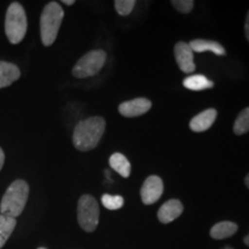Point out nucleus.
Here are the masks:
<instances>
[{
    "instance_id": "obj_26",
    "label": "nucleus",
    "mask_w": 249,
    "mask_h": 249,
    "mask_svg": "<svg viewBox=\"0 0 249 249\" xmlns=\"http://www.w3.org/2000/svg\"><path fill=\"white\" fill-rule=\"evenodd\" d=\"M244 242H245V245H246V246H248V247H249V234H248L247 236H245Z\"/></svg>"
},
{
    "instance_id": "obj_11",
    "label": "nucleus",
    "mask_w": 249,
    "mask_h": 249,
    "mask_svg": "<svg viewBox=\"0 0 249 249\" xmlns=\"http://www.w3.org/2000/svg\"><path fill=\"white\" fill-rule=\"evenodd\" d=\"M217 118V111L214 108H208L201 113H198L197 116H195L189 123V127L193 132L195 133H201L205 132L207 129H209L213 126L214 120Z\"/></svg>"
},
{
    "instance_id": "obj_9",
    "label": "nucleus",
    "mask_w": 249,
    "mask_h": 249,
    "mask_svg": "<svg viewBox=\"0 0 249 249\" xmlns=\"http://www.w3.org/2000/svg\"><path fill=\"white\" fill-rule=\"evenodd\" d=\"M151 102L147 98H135L132 101L124 102L119 105V112L121 116L127 118H135L147 113L151 108Z\"/></svg>"
},
{
    "instance_id": "obj_10",
    "label": "nucleus",
    "mask_w": 249,
    "mask_h": 249,
    "mask_svg": "<svg viewBox=\"0 0 249 249\" xmlns=\"http://www.w3.org/2000/svg\"><path fill=\"white\" fill-rule=\"evenodd\" d=\"M183 211V205L179 200H170L161 205L158 210V220L163 224H169L174 219L181 216Z\"/></svg>"
},
{
    "instance_id": "obj_17",
    "label": "nucleus",
    "mask_w": 249,
    "mask_h": 249,
    "mask_svg": "<svg viewBox=\"0 0 249 249\" xmlns=\"http://www.w3.org/2000/svg\"><path fill=\"white\" fill-rule=\"evenodd\" d=\"M17 226V219L0 213V248H2Z\"/></svg>"
},
{
    "instance_id": "obj_7",
    "label": "nucleus",
    "mask_w": 249,
    "mask_h": 249,
    "mask_svg": "<svg viewBox=\"0 0 249 249\" xmlns=\"http://www.w3.org/2000/svg\"><path fill=\"white\" fill-rule=\"evenodd\" d=\"M164 185L163 180L157 176H150L145 179L141 187V198L144 204H154L163 195Z\"/></svg>"
},
{
    "instance_id": "obj_19",
    "label": "nucleus",
    "mask_w": 249,
    "mask_h": 249,
    "mask_svg": "<svg viewBox=\"0 0 249 249\" xmlns=\"http://www.w3.org/2000/svg\"><path fill=\"white\" fill-rule=\"evenodd\" d=\"M102 203L107 210H118L123 208L124 200L120 195L104 194L102 196Z\"/></svg>"
},
{
    "instance_id": "obj_23",
    "label": "nucleus",
    "mask_w": 249,
    "mask_h": 249,
    "mask_svg": "<svg viewBox=\"0 0 249 249\" xmlns=\"http://www.w3.org/2000/svg\"><path fill=\"white\" fill-rule=\"evenodd\" d=\"M4 161H5V154L4 151H2V149L0 148V170H1L2 166H4Z\"/></svg>"
},
{
    "instance_id": "obj_15",
    "label": "nucleus",
    "mask_w": 249,
    "mask_h": 249,
    "mask_svg": "<svg viewBox=\"0 0 249 249\" xmlns=\"http://www.w3.org/2000/svg\"><path fill=\"white\" fill-rule=\"evenodd\" d=\"M108 163H110L111 169L119 173L123 178H128L132 167H130V163L126 158V156L120 154V152H116L111 156Z\"/></svg>"
},
{
    "instance_id": "obj_18",
    "label": "nucleus",
    "mask_w": 249,
    "mask_h": 249,
    "mask_svg": "<svg viewBox=\"0 0 249 249\" xmlns=\"http://www.w3.org/2000/svg\"><path fill=\"white\" fill-rule=\"evenodd\" d=\"M233 132L236 135H244L249 132V107L242 110L236 117L234 124H233Z\"/></svg>"
},
{
    "instance_id": "obj_4",
    "label": "nucleus",
    "mask_w": 249,
    "mask_h": 249,
    "mask_svg": "<svg viewBox=\"0 0 249 249\" xmlns=\"http://www.w3.org/2000/svg\"><path fill=\"white\" fill-rule=\"evenodd\" d=\"M27 28V17L22 5L18 2H12L7 9L5 20V31L9 42L12 44H18L22 42L26 36Z\"/></svg>"
},
{
    "instance_id": "obj_27",
    "label": "nucleus",
    "mask_w": 249,
    "mask_h": 249,
    "mask_svg": "<svg viewBox=\"0 0 249 249\" xmlns=\"http://www.w3.org/2000/svg\"><path fill=\"white\" fill-rule=\"evenodd\" d=\"M223 249H233V248H231V247H225V248H223Z\"/></svg>"
},
{
    "instance_id": "obj_2",
    "label": "nucleus",
    "mask_w": 249,
    "mask_h": 249,
    "mask_svg": "<svg viewBox=\"0 0 249 249\" xmlns=\"http://www.w3.org/2000/svg\"><path fill=\"white\" fill-rule=\"evenodd\" d=\"M28 196H29L28 183L21 179L15 180L2 196L0 213L11 218L18 217L26 208Z\"/></svg>"
},
{
    "instance_id": "obj_1",
    "label": "nucleus",
    "mask_w": 249,
    "mask_h": 249,
    "mask_svg": "<svg viewBox=\"0 0 249 249\" xmlns=\"http://www.w3.org/2000/svg\"><path fill=\"white\" fill-rule=\"evenodd\" d=\"M105 132V120L102 117H91L81 120L74 128V147L80 151H90L95 149Z\"/></svg>"
},
{
    "instance_id": "obj_24",
    "label": "nucleus",
    "mask_w": 249,
    "mask_h": 249,
    "mask_svg": "<svg viewBox=\"0 0 249 249\" xmlns=\"http://www.w3.org/2000/svg\"><path fill=\"white\" fill-rule=\"evenodd\" d=\"M62 2H64V4H65V5L71 6V5H73V4H74V2H75V1H74V0H64V1H62Z\"/></svg>"
},
{
    "instance_id": "obj_28",
    "label": "nucleus",
    "mask_w": 249,
    "mask_h": 249,
    "mask_svg": "<svg viewBox=\"0 0 249 249\" xmlns=\"http://www.w3.org/2000/svg\"><path fill=\"white\" fill-rule=\"evenodd\" d=\"M38 249H46V248H44V247H40V248H38Z\"/></svg>"
},
{
    "instance_id": "obj_25",
    "label": "nucleus",
    "mask_w": 249,
    "mask_h": 249,
    "mask_svg": "<svg viewBox=\"0 0 249 249\" xmlns=\"http://www.w3.org/2000/svg\"><path fill=\"white\" fill-rule=\"evenodd\" d=\"M245 185L248 187V189H249V173L247 174V177H246L245 178Z\"/></svg>"
},
{
    "instance_id": "obj_12",
    "label": "nucleus",
    "mask_w": 249,
    "mask_h": 249,
    "mask_svg": "<svg viewBox=\"0 0 249 249\" xmlns=\"http://www.w3.org/2000/svg\"><path fill=\"white\" fill-rule=\"evenodd\" d=\"M21 71L17 65L11 62L0 61V88L11 86L20 79Z\"/></svg>"
},
{
    "instance_id": "obj_5",
    "label": "nucleus",
    "mask_w": 249,
    "mask_h": 249,
    "mask_svg": "<svg viewBox=\"0 0 249 249\" xmlns=\"http://www.w3.org/2000/svg\"><path fill=\"white\" fill-rule=\"evenodd\" d=\"M77 220L81 229L93 232L99 223V205L91 195H82L77 203Z\"/></svg>"
},
{
    "instance_id": "obj_14",
    "label": "nucleus",
    "mask_w": 249,
    "mask_h": 249,
    "mask_svg": "<svg viewBox=\"0 0 249 249\" xmlns=\"http://www.w3.org/2000/svg\"><path fill=\"white\" fill-rule=\"evenodd\" d=\"M238 231V225L233 222H220L213 225L210 230V236L216 240H222L235 234Z\"/></svg>"
},
{
    "instance_id": "obj_20",
    "label": "nucleus",
    "mask_w": 249,
    "mask_h": 249,
    "mask_svg": "<svg viewBox=\"0 0 249 249\" xmlns=\"http://www.w3.org/2000/svg\"><path fill=\"white\" fill-rule=\"evenodd\" d=\"M135 4V0H116L114 7H116L118 14L121 15V17H126V15L132 13Z\"/></svg>"
},
{
    "instance_id": "obj_13",
    "label": "nucleus",
    "mask_w": 249,
    "mask_h": 249,
    "mask_svg": "<svg viewBox=\"0 0 249 249\" xmlns=\"http://www.w3.org/2000/svg\"><path fill=\"white\" fill-rule=\"evenodd\" d=\"M189 46L193 50V52H205L210 51L217 55H225L226 50L224 46L216 40H209V39H194L189 43Z\"/></svg>"
},
{
    "instance_id": "obj_16",
    "label": "nucleus",
    "mask_w": 249,
    "mask_h": 249,
    "mask_svg": "<svg viewBox=\"0 0 249 249\" xmlns=\"http://www.w3.org/2000/svg\"><path fill=\"white\" fill-rule=\"evenodd\" d=\"M213 85L214 83L213 81H210L204 75H201V74L188 76L183 80V87L189 90H193V91H201V90L210 89L213 88Z\"/></svg>"
},
{
    "instance_id": "obj_6",
    "label": "nucleus",
    "mask_w": 249,
    "mask_h": 249,
    "mask_svg": "<svg viewBox=\"0 0 249 249\" xmlns=\"http://www.w3.org/2000/svg\"><path fill=\"white\" fill-rule=\"evenodd\" d=\"M107 61V53L103 50H93L83 55L71 70L76 79H87L95 76L101 71Z\"/></svg>"
},
{
    "instance_id": "obj_22",
    "label": "nucleus",
    "mask_w": 249,
    "mask_h": 249,
    "mask_svg": "<svg viewBox=\"0 0 249 249\" xmlns=\"http://www.w3.org/2000/svg\"><path fill=\"white\" fill-rule=\"evenodd\" d=\"M245 33H246V37H247V39H248V42H249V12H248V14H247V18H246Z\"/></svg>"
},
{
    "instance_id": "obj_21",
    "label": "nucleus",
    "mask_w": 249,
    "mask_h": 249,
    "mask_svg": "<svg viewBox=\"0 0 249 249\" xmlns=\"http://www.w3.org/2000/svg\"><path fill=\"white\" fill-rule=\"evenodd\" d=\"M171 4L173 5V7L177 11L182 14H188L189 12H192L193 7H194V1L193 0H172Z\"/></svg>"
},
{
    "instance_id": "obj_3",
    "label": "nucleus",
    "mask_w": 249,
    "mask_h": 249,
    "mask_svg": "<svg viewBox=\"0 0 249 249\" xmlns=\"http://www.w3.org/2000/svg\"><path fill=\"white\" fill-rule=\"evenodd\" d=\"M64 15V9L57 1L49 2L43 9L40 15V38L43 45L50 46L53 44Z\"/></svg>"
},
{
    "instance_id": "obj_8",
    "label": "nucleus",
    "mask_w": 249,
    "mask_h": 249,
    "mask_svg": "<svg viewBox=\"0 0 249 249\" xmlns=\"http://www.w3.org/2000/svg\"><path fill=\"white\" fill-rule=\"evenodd\" d=\"M174 57L180 70L183 73L191 74L195 71L194 52L188 43L178 42L174 46Z\"/></svg>"
}]
</instances>
